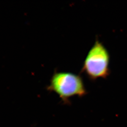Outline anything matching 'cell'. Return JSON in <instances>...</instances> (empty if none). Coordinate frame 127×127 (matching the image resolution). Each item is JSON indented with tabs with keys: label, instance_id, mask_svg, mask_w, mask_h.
<instances>
[{
	"label": "cell",
	"instance_id": "1",
	"mask_svg": "<svg viewBox=\"0 0 127 127\" xmlns=\"http://www.w3.org/2000/svg\"><path fill=\"white\" fill-rule=\"evenodd\" d=\"M47 89L55 93L65 103L69 102V99L71 97L74 96L82 97L87 94L81 77L68 72H55Z\"/></svg>",
	"mask_w": 127,
	"mask_h": 127
},
{
	"label": "cell",
	"instance_id": "2",
	"mask_svg": "<svg viewBox=\"0 0 127 127\" xmlns=\"http://www.w3.org/2000/svg\"><path fill=\"white\" fill-rule=\"evenodd\" d=\"M109 63L110 55L108 50L103 43L96 39L85 59L82 72L91 80L106 79L110 72Z\"/></svg>",
	"mask_w": 127,
	"mask_h": 127
}]
</instances>
